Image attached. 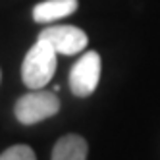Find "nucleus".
<instances>
[{
  "instance_id": "obj_1",
  "label": "nucleus",
  "mask_w": 160,
  "mask_h": 160,
  "mask_svg": "<svg viewBox=\"0 0 160 160\" xmlns=\"http://www.w3.org/2000/svg\"><path fill=\"white\" fill-rule=\"evenodd\" d=\"M56 52L47 41L37 39L21 64V79L29 89H42L56 72Z\"/></svg>"
},
{
  "instance_id": "obj_2",
  "label": "nucleus",
  "mask_w": 160,
  "mask_h": 160,
  "mask_svg": "<svg viewBox=\"0 0 160 160\" xmlns=\"http://www.w3.org/2000/svg\"><path fill=\"white\" fill-rule=\"evenodd\" d=\"M60 110V98L56 93H48V91L41 89H31V93L19 97L14 112L19 123L23 125H33L42 120H48L56 116Z\"/></svg>"
},
{
  "instance_id": "obj_3",
  "label": "nucleus",
  "mask_w": 160,
  "mask_h": 160,
  "mask_svg": "<svg viewBox=\"0 0 160 160\" xmlns=\"http://www.w3.org/2000/svg\"><path fill=\"white\" fill-rule=\"evenodd\" d=\"M100 79V56L95 50L85 52L70 72V89L75 97H89L98 87Z\"/></svg>"
},
{
  "instance_id": "obj_4",
  "label": "nucleus",
  "mask_w": 160,
  "mask_h": 160,
  "mask_svg": "<svg viewBox=\"0 0 160 160\" xmlns=\"http://www.w3.org/2000/svg\"><path fill=\"white\" fill-rule=\"evenodd\" d=\"M39 39L47 41L58 54H66V56L79 54L81 50H85L87 42H89L87 33L83 29L75 27V25H50V27H44L39 33Z\"/></svg>"
},
{
  "instance_id": "obj_5",
  "label": "nucleus",
  "mask_w": 160,
  "mask_h": 160,
  "mask_svg": "<svg viewBox=\"0 0 160 160\" xmlns=\"http://www.w3.org/2000/svg\"><path fill=\"white\" fill-rule=\"evenodd\" d=\"M77 6V0H44L33 8V19L37 23H52L56 19L72 16Z\"/></svg>"
},
{
  "instance_id": "obj_6",
  "label": "nucleus",
  "mask_w": 160,
  "mask_h": 160,
  "mask_svg": "<svg viewBox=\"0 0 160 160\" xmlns=\"http://www.w3.org/2000/svg\"><path fill=\"white\" fill-rule=\"evenodd\" d=\"M89 145L81 135L68 133L56 141L50 160H87Z\"/></svg>"
},
{
  "instance_id": "obj_7",
  "label": "nucleus",
  "mask_w": 160,
  "mask_h": 160,
  "mask_svg": "<svg viewBox=\"0 0 160 160\" xmlns=\"http://www.w3.org/2000/svg\"><path fill=\"white\" fill-rule=\"evenodd\" d=\"M0 160H37L33 148L27 145H14L0 154Z\"/></svg>"
},
{
  "instance_id": "obj_8",
  "label": "nucleus",
  "mask_w": 160,
  "mask_h": 160,
  "mask_svg": "<svg viewBox=\"0 0 160 160\" xmlns=\"http://www.w3.org/2000/svg\"><path fill=\"white\" fill-rule=\"evenodd\" d=\"M0 77H2V75H0Z\"/></svg>"
}]
</instances>
